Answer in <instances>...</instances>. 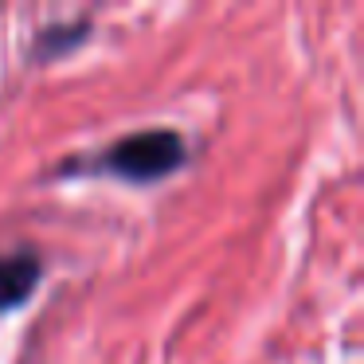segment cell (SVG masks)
<instances>
[{"mask_svg":"<svg viewBox=\"0 0 364 364\" xmlns=\"http://www.w3.org/2000/svg\"><path fill=\"white\" fill-rule=\"evenodd\" d=\"M40 278H43L40 255H32V251L0 255V314H4V309L24 306V301L36 294Z\"/></svg>","mask_w":364,"mask_h":364,"instance_id":"obj_2","label":"cell"},{"mask_svg":"<svg viewBox=\"0 0 364 364\" xmlns=\"http://www.w3.org/2000/svg\"><path fill=\"white\" fill-rule=\"evenodd\" d=\"M184 161H188V145L176 129H141V134H129L122 141H114L110 149H102L95 168L134 184H153L176 173Z\"/></svg>","mask_w":364,"mask_h":364,"instance_id":"obj_1","label":"cell"},{"mask_svg":"<svg viewBox=\"0 0 364 364\" xmlns=\"http://www.w3.org/2000/svg\"><path fill=\"white\" fill-rule=\"evenodd\" d=\"M87 32L90 28L82 24V20H75V24H55V28H43L40 32V40H36V48H32V59H55V55H63L67 48H75V43H82L87 40Z\"/></svg>","mask_w":364,"mask_h":364,"instance_id":"obj_3","label":"cell"}]
</instances>
